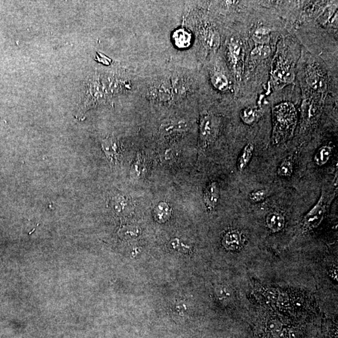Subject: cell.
Masks as SVG:
<instances>
[{"label":"cell","instance_id":"cell-24","mask_svg":"<svg viewBox=\"0 0 338 338\" xmlns=\"http://www.w3.org/2000/svg\"><path fill=\"white\" fill-rule=\"evenodd\" d=\"M293 172V163L291 159H286L278 167L277 173L280 177H290Z\"/></svg>","mask_w":338,"mask_h":338},{"label":"cell","instance_id":"cell-19","mask_svg":"<svg viewBox=\"0 0 338 338\" xmlns=\"http://www.w3.org/2000/svg\"><path fill=\"white\" fill-rule=\"evenodd\" d=\"M307 82L313 89L317 91H324L326 89L325 80L317 73H310L307 78Z\"/></svg>","mask_w":338,"mask_h":338},{"label":"cell","instance_id":"cell-22","mask_svg":"<svg viewBox=\"0 0 338 338\" xmlns=\"http://www.w3.org/2000/svg\"><path fill=\"white\" fill-rule=\"evenodd\" d=\"M270 30L266 27H260L255 30L253 35V39L260 45H266L269 40Z\"/></svg>","mask_w":338,"mask_h":338},{"label":"cell","instance_id":"cell-12","mask_svg":"<svg viewBox=\"0 0 338 338\" xmlns=\"http://www.w3.org/2000/svg\"><path fill=\"white\" fill-rule=\"evenodd\" d=\"M267 227L273 233H278L284 228L285 218L283 214L278 211H273L267 214L266 218Z\"/></svg>","mask_w":338,"mask_h":338},{"label":"cell","instance_id":"cell-25","mask_svg":"<svg viewBox=\"0 0 338 338\" xmlns=\"http://www.w3.org/2000/svg\"><path fill=\"white\" fill-rule=\"evenodd\" d=\"M271 54V48L266 45H259L252 51L251 57L256 60L264 59Z\"/></svg>","mask_w":338,"mask_h":338},{"label":"cell","instance_id":"cell-9","mask_svg":"<svg viewBox=\"0 0 338 338\" xmlns=\"http://www.w3.org/2000/svg\"><path fill=\"white\" fill-rule=\"evenodd\" d=\"M229 51L231 62L233 64L234 70H235L236 76L240 79L243 70L241 46L237 41H231L229 44Z\"/></svg>","mask_w":338,"mask_h":338},{"label":"cell","instance_id":"cell-23","mask_svg":"<svg viewBox=\"0 0 338 338\" xmlns=\"http://www.w3.org/2000/svg\"><path fill=\"white\" fill-rule=\"evenodd\" d=\"M240 116L244 123L246 124H252L258 119V112L255 108L247 107L242 110Z\"/></svg>","mask_w":338,"mask_h":338},{"label":"cell","instance_id":"cell-26","mask_svg":"<svg viewBox=\"0 0 338 338\" xmlns=\"http://www.w3.org/2000/svg\"><path fill=\"white\" fill-rule=\"evenodd\" d=\"M267 196L266 191L265 190H256L252 192L249 194V200L253 203H258L266 199Z\"/></svg>","mask_w":338,"mask_h":338},{"label":"cell","instance_id":"cell-8","mask_svg":"<svg viewBox=\"0 0 338 338\" xmlns=\"http://www.w3.org/2000/svg\"><path fill=\"white\" fill-rule=\"evenodd\" d=\"M220 198L219 185L216 181L210 182L204 193V201L207 208L212 211L218 205Z\"/></svg>","mask_w":338,"mask_h":338},{"label":"cell","instance_id":"cell-15","mask_svg":"<svg viewBox=\"0 0 338 338\" xmlns=\"http://www.w3.org/2000/svg\"><path fill=\"white\" fill-rule=\"evenodd\" d=\"M255 150V145L253 143H249L242 150L238 160L237 166L239 171H244L247 165L250 162Z\"/></svg>","mask_w":338,"mask_h":338},{"label":"cell","instance_id":"cell-5","mask_svg":"<svg viewBox=\"0 0 338 338\" xmlns=\"http://www.w3.org/2000/svg\"><path fill=\"white\" fill-rule=\"evenodd\" d=\"M327 204H328V199L325 194L322 193L317 204L304 216L303 219L304 230L306 231L312 230L321 224L326 213Z\"/></svg>","mask_w":338,"mask_h":338},{"label":"cell","instance_id":"cell-10","mask_svg":"<svg viewBox=\"0 0 338 338\" xmlns=\"http://www.w3.org/2000/svg\"><path fill=\"white\" fill-rule=\"evenodd\" d=\"M222 243L225 247L229 250H238L241 248L243 244L241 234L236 230L230 231L225 234Z\"/></svg>","mask_w":338,"mask_h":338},{"label":"cell","instance_id":"cell-3","mask_svg":"<svg viewBox=\"0 0 338 338\" xmlns=\"http://www.w3.org/2000/svg\"><path fill=\"white\" fill-rule=\"evenodd\" d=\"M219 120L213 114L205 113L200 117L199 138L201 146L206 147L214 142L218 136Z\"/></svg>","mask_w":338,"mask_h":338},{"label":"cell","instance_id":"cell-27","mask_svg":"<svg viewBox=\"0 0 338 338\" xmlns=\"http://www.w3.org/2000/svg\"><path fill=\"white\" fill-rule=\"evenodd\" d=\"M218 296L220 299H228L232 297L231 289L227 287H221L218 290Z\"/></svg>","mask_w":338,"mask_h":338},{"label":"cell","instance_id":"cell-18","mask_svg":"<svg viewBox=\"0 0 338 338\" xmlns=\"http://www.w3.org/2000/svg\"><path fill=\"white\" fill-rule=\"evenodd\" d=\"M203 40L209 49L216 50L220 45V37L218 33L215 30L207 29L203 34Z\"/></svg>","mask_w":338,"mask_h":338},{"label":"cell","instance_id":"cell-13","mask_svg":"<svg viewBox=\"0 0 338 338\" xmlns=\"http://www.w3.org/2000/svg\"><path fill=\"white\" fill-rule=\"evenodd\" d=\"M172 215V208L166 202H160L155 206L153 209V216L155 220L159 223L167 221Z\"/></svg>","mask_w":338,"mask_h":338},{"label":"cell","instance_id":"cell-28","mask_svg":"<svg viewBox=\"0 0 338 338\" xmlns=\"http://www.w3.org/2000/svg\"><path fill=\"white\" fill-rule=\"evenodd\" d=\"M139 230L136 227H129L125 228V231H123V234L127 237L136 238L139 236Z\"/></svg>","mask_w":338,"mask_h":338},{"label":"cell","instance_id":"cell-14","mask_svg":"<svg viewBox=\"0 0 338 338\" xmlns=\"http://www.w3.org/2000/svg\"><path fill=\"white\" fill-rule=\"evenodd\" d=\"M147 171L146 161L140 154H138L132 163L130 175L134 179H139L145 176Z\"/></svg>","mask_w":338,"mask_h":338},{"label":"cell","instance_id":"cell-7","mask_svg":"<svg viewBox=\"0 0 338 338\" xmlns=\"http://www.w3.org/2000/svg\"><path fill=\"white\" fill-rule=\"evenodd\" d=\"M101 145L110 164H117L120 154V144L117 139L114 137H107L101 140Z\"/></svg>","mask_w":338,"mask_h":338},{"label":"cell","instance_id":"cell-20","mask_svg":"<svg viewBox=\"0 0 338 338\" xmlns=\"http://www.w3.org/2000/svg\"><path fill=\"white\" fill-rule=\"evenodd\" d=\"M114 204L115 210L120 214H129L133 208L129 199L125 196H117Z\"/></svg>","mask_w":338,"mask_h":338},{"label":"cell","instance_id":"cell-1","mask_svg":"<svg viewBox=\"0 0 338 338\" xmlns=\"http://www.w3.org/2000/svg\"><path fill=\"white\" fill-rule=\"evenodd\" d=\"M273 130L272 141L279 145L292 138L297 127L298 117L295 106L284 102L275 106L273 112Z\"/></svg>","mask_w":338,"mask_h":338},{"label":"cell","instance_id":"cell-6","mask_svg":"<svg viewBox=\"0 0 338 338\" xmlns=\"http://www.w3.org/2000/svg\"><path fill=\"white\" fill-rule=\"evenodd\" d=\"M187 123L179 119H169L163 121L159 127V132L163 138H171L184 134L187 130Z\"/></svg>","mask_w":338,"mask_h":338},{"label":"cell","instance_id":"cell-16","mask_svg":"<svg viewBox=\"0 0 338 338\" xmlns=\"http://www.w3.org/2000/svg\"><path fill=\"white\" fill-rule=\"evenodd\" d=\"M332 147L329 145H323L318 150L317 153L314 156V162L318 166H323L328 163L332 156Z\"/></svg>","mask_w":338,"mask_h":338},{"label":"cell","instance_id":"cell-21","mask_svg":"<svg viewBox=\"0 0 338 338\" xmlns=\"http://www.w3.org/2000/svg\"><path fill=\"white\" fill-rule=\"evenodd\" d=\"M211 82L214 87L220 91H224L228 87V80L221 73L216 72L212 75Z\"/></svg>","mask_w":338,"mask_h":338},{"label":"cell","instance_id":"cell-17","mask_svg":"<svg viewBox=\"0 0 338 338\" xmlns=\"http://www.w3.org/2000/svg\"><path fill=\"white\" fill-rule=\"evenodd\" d=\"M276 79L283 83H291L295 78L292 69L289 66L280 64L274 72Z\"/></svg>","mask_w":338,"mask_h":338},{"label":"cell","instance_id":"cell-11","mask_svg":"<svg viewBox=\"0 0 338 338\" xmlns=\"http://www.w3.org/2000/svg\"><path fill=\"white\" fill-rule=\"evenodd\" d=\"M172 39L177 48L184 49L191 45L192 35L189 31L184 28H178L172 34Z\"/></svg>","mask_w":338,"mask_h":338},{"label":"cell","instance_id":"cell-2","mask_svg":"<svg viewBox=\"0 0 338 338\" xmlns=\"http://www.w3.org/2000/svg\"><path fill=\"white\" fill-rule=\"evenodd\" d=\"M146 92L147 98L154 102L163 104L174 102L169 74L162 75L150 81L148 84Z\"/></svg>","mask_w":338,"mask_h":338},{"label":"cell","instance_id":"cell-4","mask_svg":"<svg viewBox=\"0 0 338 338\" xmlns=\"http://www.w3.org/2000/svg\"><path fill=\"white\" fill-rule=\"evenodd\" d=\"M169 75L174 102L184 100L191 91V79L183 72H174Z\"/></svg>","mask_w":338,"mask_h":338}]
</instances>
